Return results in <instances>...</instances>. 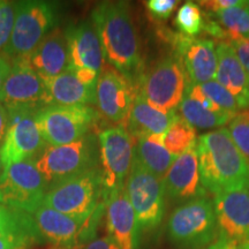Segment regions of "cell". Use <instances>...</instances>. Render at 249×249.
<instances>
[{"label":"cell","mask_w":249,"mask_h":249,"mask_svg":"<svg viewBox=\"0 0 249 249\" xmlns=\"http://www.w3.org/2000/svg\"><path fill=\"white\" fill-rule=\"evenodd\" d=\"M91 21L105 60L138 90L144 71L141 44L128 4L103 1L92 11Z\"/></svg>","instance_id":"obj_1"},{"label":"cell","mask_w":249,"mask_h":249,"mask_svg":"<svg viewBox=\"0 0 249 249\" xmlns=\"http://www.w3.org/2000/svg\"><path fill=\"white\" fill-rule=\"evenodd\" d=\"M201 183L216 195L232 189L248 188L249 164L233 142L229 128L203 134L196 142Z\"/></svg>","instance_id":"obj_2"},{"label":"cell","mask_w":249,"mask_h":249,"mask_svg":"<svg viewBox=\"0 0 249 249\" xmlns=\"http://www.w3.org/2000/svg\"><path fill=\"white\" fill-rule=\"evenodd\" d=\"M101 198L104 200L102 172L98 167L50 187L43 204L87 222L96 213Z\"/></svg>","instance_id":"obj_3"},{"label":"cell","mask_w":249,"mask_h":249,"mask_svg":"<svg viewBox=\"0 0 249 249\" xmlns=\"http://www.w3.org/2000/svg\"><path fill=\"white\" fill-rule=\"evenodd\" d=\"M34 161L50 188L71 177L98 169L99 145L88 134L71 144L46 147Z\"/></svg>","instance_id":"obj_4"},{"label":"cell","mask_w":249,"mask_h":249,"mask_svg":"<svg viewBox=\"0 0 249 249\" xmlns=\"http://www.w3.org/2000/svg\"><path fill=\"white\" fill-rule=\"evenodd\" d=\"M187 86L181 59L178 55H167L143 73L138 91L156 110L172 113L185 97Z\"/></svg>","instance_id":"obj_5"},{"label":"cell","mask_w":249,"mask_h":249,"mask_svg":"<svg viewBox=\"0 0 249 249\" xmlns=\"http://www.w3.org/2000/svg\"><path fill=\"white\" fill-rule=\"evenodd\" d=\"M167 234L174 245L181 247L211 244L217 235L213 201L203 196L182 203L171 213Z\"/></svg>","instance_id":"obj_6"},{"label":"cell","mask_w":249,"mask_h":249,"mask_svg":"<svg viewBox=\"0 0 249 249\" xmlns=\"http://www.w3.org/2000/svg\"><path fill=\"white\" fill-rule=\"evenodd\" d=\"M54 7L48 1H17V12L11 40L6 49V59L27 57L53 30Z\"/></svg>","instance_id":"obj_7"},{"label":"cell","mask_w":249,"mask_h":249,"mask_svg":"<svg viewBox=\"0 0 249 249\" xmlns=\"http://www.w3.org/2000/svg\"><path fill=\"white\" fill-rule=\"evenodd\" d=\"M98 113L90 107L50 105L36 114V124L48 147L71 144L88 135Z\"/></svg>","instance_id":"obj_8"},{"label":"cell","mask_w":249,"mask_h":249,"mask_svg":"<svg viewBox=\"0 0 249 249\" xmlns=\"http://www.w3.org/2000/svg\"><path fill=\"white\" fill-rule=\"evenodd\" d=\"M48 183L34 160L5 167L0 178V203L33 214L44 202Z\"/></svg>","instance_id":"obj_9"},{"label":"cell","mask_w":249,"mask_h":249,"mask_svg":"<svg viewBox=\"0 0 249 249\" xmlns=\"http://www.w3.org/2000/svg\"><path fill=\"white\" fill-rule=\"evenodd\" d=\"M124 188L140 229L144 231L156 229L161 223L164 216L165 191L163 181L145 169L134 154Z\"/></svg>","instance_id":"obj_10"},{"label":"cell","mask_w":249,"mask_h":249,"mask_svg":"<svg viewBox=\"0 0 249 249\" xmlns=\"http://www.w3.org/2000/svg\"><path fill=\"white\" fill-rule=\"evenodd\" d=\"M99 161L104 198L126 185L132 167L134 140L128 130L116 126L98 134Z\"/></svg>","instance_id":"obj_11"},{"label":"cell","mask_w":249,"mask_h":249,"mask_svg":"<svg viewBox=\"0 0 249 249\" xmlns=\"http://www.w3.org/2000/svg\"><path fill=\"white\" fill-rule=\"evenodd\" d=\"M0 103L6 110L36 112L53 105L44 80L22 58L12 60L11 73L0 90Z\"/></svg>","instance_id":"obj_12"},{"label":"cell","mask_w":249,"mask_h":249,"mask_svg":"<svg viewBox=\"0 0 249 249\" xmlns=\"http://www.w3.org/2000/svg\"><path fill=\"white\" fill-rule=\"evenodd\" d=\"M39 112V111H38ZM36 111L7 110L8 129L0 148L4 167L34 160L48 147L36 124Z\"/></svg>","instance_id":"obj_13"},{"label":"cell","mask_w":249,"mask_h":249,"mask_svg":"<svg viewBox=\"0 0 249 249\" xmlns=\"http://www.w3.org/2000/svg\"><path fill=\"white\" fill-rule=\"evenodd\" d=\"M218 240L238 245L249 240V187L214 195Z\"/></svg>","instance_id":"obj_14"},{"label":"cell","mask_w":249,"mask_h":249,"mask_svg":"<svg viewBox=\"0 0 249 249\" xmlns=\"http://www.w3.org/2000/svg\"><path fill=\"white\" fill-rule=\"evenodd\" d=\"M138 90L114 68L103 70L96 86V105L112 123L127 129L134 97Z\"/></svg>","instance_id":"obj_15"},{"label":"cell","mask_w":249,"mask_h":249,"mask_svg":"<svg viewBox=\"0 0 249 249\" xmlns=\"http://www.w3.org/2000/svg\"><path fill=\"white\" fill-rule=\"evenodd\" d=\"M97 214H93L87 222L75 219L67 214L42 204L31 214L40 238L51 242L54 247L71 248L77 244V239L86 231H91V222Z\"/></svg>","instance_id":"obj_16"},{"label":"cell","mask_w":249,"mask_h":249,"mask_svg":"<svg viewBox=\"0 0 249 249\" xmlns=\"http://www.w3.org/2000/svg\"><path fill=\"white\" fill-rule=\"evenodd\" d=\"M177 55L181 59L189 85H202L216 79V43L208 38L180 36L176 39Z\"/></svg>","instance_id":"obj_17"},{"label":"cell","mask_w":249,"mask_h":249,"mask_svg":"<svg viewBox=\"0 0 249 249\" xmlns=\"http://www.w3.org/2000/svg\"><path fill=\"white\" fill-rule=\"evenodd\" d=\"M107 231L120 249H139V224L126 188L114 189L104 198Z\"/></svg>","instance_id":"obj_18"},{"label":"cell","mask_w":249,"mask_h":249,"mask_svg":"<svg viewBox=\"0 0 249 249\" xmlns=\"http://www.w3.org/2000/svg\"><path fill=\"white\" fill-rule=\"evenodd\" d=\"M70 55V66L81 71L101 74L104 54L97 31L91 20L71 24L65 31Z\"/></svg>","instance_id":"obj_19"},{"label":"cell","mask_w":249,"mask_h":249,"mask_svg":"<svg viewBox=\"0 0 249 249\" xmlns=\"http://www.w3.org/2000/svg\"><path fill=\"white\" fill-rule=\"evenodd\" d=\"M163 185L165 194L176 202L185 203L205 196L207 192L201 183L198 158L195 148L174 160L165 174Z\"/></svg>","instance_id":"obj_20"},{"label":"cell","mask_w":249,"mask_h":249,"mask_svg":"<svg viewBox=\"0 0 249 249\" xmlns=\"http://www.w3.org/2000/svg\"><path fill=\"white\" fill-rule=\"evenodd\" d=\"M22 59L43 80L58 76L70 67L66 35L60 29H53Z\"/></svg>","instance_id":"obj_21"},{"label":"cell","mask_w":249,"mask_h":249,"mask_svg":"<svg viewBox=\"0 0 249 249\" xmlns=\"http://www.w3.org/2000/svg\"><path fill=\"white\" fill-rule=\"evenodd\" d=\"M216 53L218 66L214 80L235 98L241 111L247 110L249 108V74L227 40L218 43Z\"/></svg>","instance_id":"obj_22"},{"label":"cell","mask_w":249,"mask_h":249,"mask_svg":"<svg viewBox=\"0 0 249 249\" xmlns=\"http://www.w3.org/2000/svg\"><path fill=\"white\" fill-rule=\"evenodd\" d=\"M44 82L55 105L89 107L96 104V87L83 82L73 67L70 66L58 76L44 80Z\"/></svg>","instance_id":"obj_23"},{"label":"cell","mask_w":249,"mask_h":249,"mask_svg":"<svg viewBox=\"0 0 249 249\" xmlns=\"http://www.w3.org/2000/svg\"><path fill=\"white\" fill-rule=\"evenodd\" d=\"M178 117L176 112L163 113L156 110L142 97L141 93L136 91L127 130L132 135L133 140L144 136L160 135L166 132Z\"/></svg>","instance_id":"obj_24"},{"label":"cell","mask_w":249,"mask_h":249,"mask_svg":"<svg viewBox=\"0 0 249 249\" xmlns=\"http://www.w3.org/2000/svg\"><path fill=\"white\" fill-rule=\"evenodd\" d=\"M163 135L144 136L134 140V156L148 171L163 181L165 174L177 160L163 145Z\"/></svg>","instance_id":"obj_25"},{"label":"cell","mask_w":249,"mask_h":249,"mask_svg":"<svg viewBox=\"0 0 249 249\" xmlns=\"http://www.w3.org/2000/svg\"><path fill=\"white\" fill-rule=\"evenodd\" d=\"M181 118L193 128L209 129L220 127L230 123L236 114L231 112H213L204 107L200 102L185 96L179 105Z\"/></svg>","instance_id":"obj_26"},{"label":"cell","mask_w":249,"mask_h":249,"mask_svg":"<svg viewBox=\"0 0 249 249\" xmlns=\"http://www.w3.org/2000/svg\"><path fill=\"white\" fill-rule=\"evenodd\" d=\"M245 5L224 9L216 13H208L209 18L216 21L225 31L229 42L249 39V11Z\"/></svg>","instance_id":"obj_27"},{"label":"cell","mask_w":249,"mask_h":249,"mask_svg":"<svg viewBox=\"0 0 249 249\" xmlns=\"http://www.w3.org/2000/svg\"><path fill=\"white\" fill-rule=\"evenodd\" d=\"M185 96H188L191 98H205L222 110L229 111L234 114L241 112V108L236 103L235 98L216 80L202 83V85H188Z\"/></svg>","instance_id":"obj_28"},{"label":"cell","mask_w":249,"mask_h":249,"mask_svg":"<svg viewBox=\"0 0 249 249\" xmlns=\"http://www.w3.org/2000/svg\"><path fill=\"white\" fill-rule=\"evenodd\" d=\"M196 142L195 129L180 116L173 121L163 135L165 149L177 157L195 148Z\"/></svg>","instance_id":"obj_29"},{"label":"cell","mask_w":249,"mask_h":249,"mask_svg":"<svg viewBox=\"0 0 249 249\" xmlns=\"http://www.w3.org/2000/svg\"><path fill=\"white\" fill-rule=\"evenodd\" d=\"M21 232L38 233L31 214L0 203V236Z\"/></svg>","instance_id":"obj_30"},{"label":"cell","mask_w":249,"mask_h":249,"mask_svg":"<svg viewBox=\"0 0 249 249\" xmlns=\"http://www.w3.org/2000/svg\"><path fill=\"white\" fill-rule=\"evenodd\" d=\"M174 24L182 35L195 38L204 29V18L201 8L194 1H187L179 8Z\"/></svg>","instance_id":"obj_31"},{"label":"cell","mask_w":249,"mask_h":249,"mask_svg":"<svg viewBox=\"0 0 249 249\" xmlns=\"http://www.w3.org/2000/svg\"><path fill=\"white\" fill-rule=\"evenodd\" d=\"M17 1L0 0V55H4L13 33Z\"/></svg>","instance_id":"obj_32"},{"label":"cell","mask_w":249,"mask_h":249,"mask_svg":"<svg viewBox=\"0 0 249 249\" xmlns=\"http://www.w3.org/2000/svg\"><path fill=\"white\" fill-rule=\"evenodd\" d=\"M230 134L233 142L249 164V120L246 119L239 112L233 119L230 121Z\"/></svg>","instance_id":"obj_33"},{"label":"cell","mask_w":249,"mask_h":249,"mask_svg":"<svg viewBox=\"0 0 249 249\" xmlns=\"http://www.w3.org/2000/svg\"><path fill=\"white\" fill-rule=\"evenodd\" d=\"M40 240L38 233L21 232L0 236V249H28Z\"/></svg>","instance_id":"obj_34"},{"label":"cell","mask_w":249,"mask_h":249,"mask_svg":"<svg viewBox=\"0 0 249 249\" xmlns=\"http://www.w3.org/2000/svg\"><path fill=\"white\" fill-rule=\"evenodd\" d=\"M178 4L177 0H149L145 6L151 17L157 20H166L172 15Z\"/></svg>","instance_id":"obj_35"},{"label":"cell","mask_w":249,"mask_h":249,"mask_svg":"<svg viewBox=\"0 0 249 249\" xmlns=\"http://www.w3.org/2000/svg\"><path fill=\"white\" fill-rule=\"evenodd\" d=\"M202 7L208 9L209 13H216V12L224 11L236 6H244L246 4L245 0H204L198 1Z\"/></svg>","instance_id":"obj_36"},{"label":"cell","mask_w":249,"mask_h":249,"mask_svg":"<svg viewBox=\"0 0 249 249\" xmlns=\"http://www.w3.org/2000/svg\"><path fill=\"white\" fill-rule=\"evenodd\" d=\"M233 46L239 60L241 61L242 66L249 74V39H239L229 42Z\"/></svg>","instance_id":"obj_37"},{"label":"cell","mask_w":249,"mask_h":249,"mask_svg":"<svg viewBox=\"0 0 249 249\" xmlns=\"http://www.w3.org/2000/svg\"><path fill=\"white\" fill-rule=\"evenodd\" d=\"M83 249H120V247L111 236L107 235L103 238L92 239L83 246Z\"/></svg>","instance_id":"obj_38"},{"label":"cell","mask_w":249,"mask_h":249,"mask_svg":"<svg viewBox=\"0 0 249 249\" xmlns=\"http://www.w3.org/2000/svg\"><path fill=\"white\" fill-rule=\"evenodd\" d=\"M8 129V114L4 105L0 103V148L4 143L5 136Z\"/></svg>","instance_id":"obj_39"},{"label":"cell","mask_w":249,"mask_h":249,"mask_svg":"<svg viewBox=\"0 0 249 249\" xmlns=\"http://www.w3.org/2000/svg\"><path fill=\"white\" fill-rule=\"evenodd\" d=\"M12 65L9 64L8 59H6L4 55H0V90H1L2 86H4L5 81L11 73Z\"/></svg>","instance_id":"obj_40"},{"label":"cell","mask_w":249,"mask_h":249,"mask_svg":"<svg viewBox=\"0 0 249 249\" xmlns=\"http://www.w3.org/2000/svg\"><path fill=\"white\" fill-rule=\"evenodd\" d=\"M205 249H231L229 247V246H226V245H224V244H222V242H214L213 245H211L210 247H208V248H205Z\"/></svg>","instance_id":"obj_41"},{"label":"cell","mask_w":249,"mask_h":249,"mask_svg":"<svg viewBox=\"0 0 249 249\" xmlns=\"http://www.w3.org/2000/svg\"><path fill=\"white\" fill-rule=\"evenodd\" d=\"M235 249H249V240H246L244 242H241V244H238Z\"/></svg>","instance_id":"obj_42"},{"label":"cell","mask_w":249,"mask_h":249,"mask_svg":"<svg viewBox=\"0 0 249 249\" xmlns=\"http://www.w3.org/2000/svg\"><path fill=\"white\" fill-rule=\"evenodd\" d=\"M83 244H81V245H76V246H74V247H71V248H62V247H54L53 249H83Z\"/></svg>","instance_id":"obj_43"},{"label":"cell","mask_w":249,"mask_h":249,"mask_svg":"<svg viewBox=\"0 0 249 249\" xmlns=\"http://www.w3.org/2000/svg\"><path fill=\"white\" fill-rule=\"evenodd\" d=\"M240 114L244 118H246V119H248L249 120V108H247V110H244V111H241L240 112Z\"/></svg>","instance_id":"obj_44"},{"label":"cell","mask_w":249,"mask_h":249,"mask_svg":"<svg viewBox=\"0 0 249 249\" xmlns=\"http://www.w3.org/2000/svg\"><path fill=\"white\" fill-rule=\"evenodd\" d=\"M4 170H5V167H4V164H2V160H1V156H0V178H1L2 173H4Z\"/></svg>","instance_id":"obj_45"},{"label":"cell","mask_w":249,"mask_h":249,"mask_svg":"<svg viewBox=\"0 0 249 249\" xmlns=\"http://www.w3.org/2000/svg\"><path fill=\"white\" fill-rule=\"evenodd\" d=\"M246 8H247L248 9V11H249V1H247V0H246Z\"/></svg>","instance_id":"obj_46"}]
</instances>
